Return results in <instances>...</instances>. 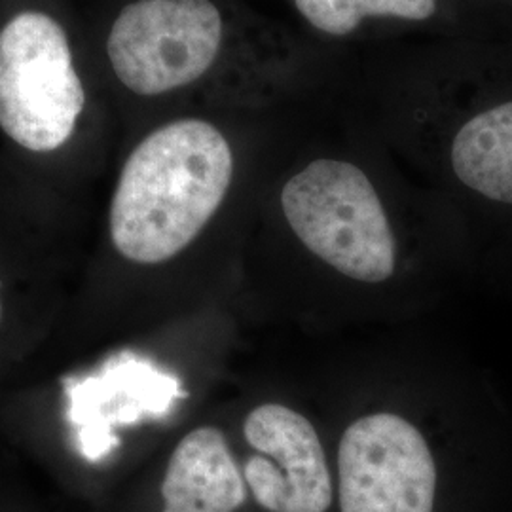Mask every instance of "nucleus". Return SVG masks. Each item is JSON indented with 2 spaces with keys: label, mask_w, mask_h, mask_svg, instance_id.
<instances>
[{
  "label": "nucleus",
  "mask_w": 512,
  "mask_h": 512,
  "mask_svg": "<svg viewBox=\"0 0 512 512\" xmlns=\"http://www.w3.org/2000/svg\"><path fill=\"white\" fill-rule=\"evenodd\" d=\"M243 435L256 454L245 482L268 512H327L334 486L321 439L311 421L283 404L256 406Z\"/></svg>",
  "instance_id": "6"
},
{
  "label": "nucleus",
  "mask_w": 512,
  "mask_h": 512,
  "mask_svg": "<svg viewBox=\"0 0 512 512\" xmlns=\"http://www.w3.org/2000/svg\"><path fill=\"white\" fill-rule=\"evenodd\" d=\"M439 469L420 429L391 412L353 421L338 450L340 512H435Z\"/></svg>",
  "instance_id": "5"
},
{
  "label": "nucleus",
  "mask_w": 512,
  "mask_h": 512,
  "mask_svg": "<svg viewBox=\"0 0 512 512\" xmlns=\"http://www.w3.org/2000/svg\"><path fill=\"white\" fill-rule=\"evenodd\" d=\"M234 173L232 148L203 120L156 129L131 152L110 205V238L137 264L179 255L217 213Z\"/></svg>",
  "instance_id": "1"
},
{
  "label": "nucleus",
  "mask_w": 512,
  "mask_h": 512,
  "mask_svg": "<svg viewBox=\"0 0 512 512\" xmlns=\"http://www.w3.org/2000/svg\"><path fill=\"white\" fill-rule=\"evenodd\" d=\"M452 167L476 194L512 205V103L484 110L459 129Z\"/></svg>",
  "instance_id": "9"
},
{
  "label": "nucleus",
  "mask_w": 512,
  "mask_h": 512,
  "mask_svg": "<svg viewBox=\"0 0 512 512\" xmlns=\"http://www.w3.org/2000/svg\"><path fill=\"white\" fill-rule=\"evenodd\" d=\"M0 323H2V298H0Z\"/></svg>",
  "instance_id": "11"
},
{
  "label": "nucleus",
  "mask_w": 512,
  "mask_h": 512,
  "mask_svg": "<svg viewBox=\"0 0 512 512\" xmlns=\"http://www.w3.org/2000/svg\"><path fill=\"white\" fill-rule=\"evenodd\" d=\"M220 40L222 18L209 0H139L114 21L107 54L128 90L160 95L207 73Z\"/></svg>",
  "instance_id": "4"
},
{
  "label": "nucleus",
  "mask_w": 512,
  "mask_h": 512,
  "mask_svg": "<svg viewBox=\"0 0 512 512\" xmlns=\"http://www.w3.org/2000/svg\"><path fill=\"white\" fill-rule=\"evenodd\" d=\"M162 497V512H236L245 503V478L219 429H194L177 444Z\"/></svg>",
  "instance_id": "8"
},
{
  "label": "nucleus",
  "mask_w": 512,
  "mask_h": 512,
  "mask_svg": "<svg viewBox=\"0 0 512 512\" xmlns=\"http://www.w3.org/2000/svg\"><path fill=\"white\" fill-rule=\"evenodd\" d=\"M283 215L306 249L361 283L395 274L397 243L380 196L357 165L317 160L281 192Z\"/></svg>",
  "instance_id": "2"
},
{
  "label": "nucleus",
  "mask_w": 512,
  "mask_h": 512,
  "mask_svg": "<svg viewBox=\"0 0 512 512\" xmlns=\"http://www.w3.org/2000/svg\"><path fill=\"white\" fill-rule=\"evenodd\" d=\"M65 391L78 448L90 461L118 446L114 427L162 418L183 395L177 378L133 355L114 357L95 376L67 380Z\"/></svg>",
  "instance_id": "7"
},
{
  "label": "nucleus",
  "mask_w": 512,
  "mask_h": 512,
  "mask_svg": "<svg viewBox=\"0 0 512 512\" xmlns=\"http://www.w3.org/2000/svg\"><path fill=\"white\" fill-rule=\"evenodd\" d=\"M86 105L63 27L42 12H21L0 31V128L19 147H63Z\"/></svg>",
  "instance_id": "3"
},
{
  "label": "nucleus",
  "mask_w": 512,
  "mask_h": 512,
  "mask_svg": "<svg viewBox=\"0 0 512 512\" xmlns=\"http://www.w3.org/2000/svg\"><path fill=\"white\" fill-rule=\"evenodd\" d=\"M294 4L313 27L336 37L349 35L368 16L421 21L431 18L437 8V0H294Z\"/></svg>",
  "instance_id": "10"
}]
</instances>
